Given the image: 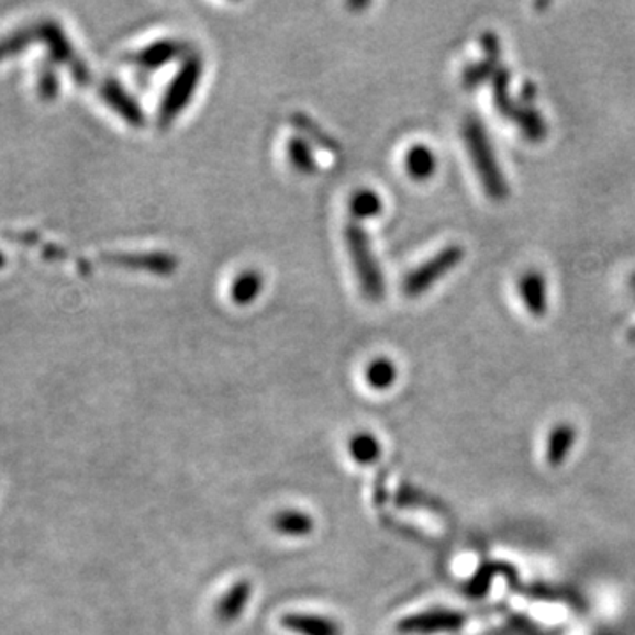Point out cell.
Returning <instances> with one entry per match:
<instances>
[{"label": "cell", "instance_id": "obj_25", "mask_svg": "<svg viewBox=\"0 0 635 635\" xmlns=\"http://www.w3.org/2000/svg\"><path fill=\"white\" fill-rule=\"evenodd\" d=\"M537 86L526 83V86H523V89H521L520 103L524 104V107H530V104L533 103V99H537Z\"/></svg>", "mask_w": 635, "mask_h": 635}, {"label": "cell", "instance_id": "obj_18", "mask_svg": "<svg viewBox=\"0 0 635 635\" xmlns=\"http://www.w3.org/2000/svg\"><path fill=\"white\" fill-rule=\"evenodd\" d=\"M348 207L355 220H372L383 211V200L372 189H358L357 193L349 198Z\"/></svg>", "mask_w": 635, "mask_h": 635}, {"label": "cell", "instance_id": "obj_14", "mask_svg": "<svg viewBox=\"0 0 635 635\" xmlns=\"http://www.w3.org/2000/svg\"><path fill=\"white\" fill-rule=\"evenodd\" d=\"M250 593H253V587H250L249 581H238L230 588L229 593L220 600L218 604V617L221 622L232 623L242 616V613L246 611L247 602H249Z\"/></svg>", "mask_w": 635, "mask_h": 635}, {"label": "cell", "instance_id": "obj_13", "mask_svg": "<svg viewBox=\"0 0 635 635\" xmlns=\"http://www.w3.org/2000/svg\"><path fill=\"white\" fill-rule=\"evenodd\" d=\"M456 625L457 617L454 614L433 611V613L406 617L399 623L398 631L401 634H430V632L447 631V628H454Z\"/></svg>", "mask_w": 635, "mask_h": 635}, {"label": "cell", "instance_id": "obj_8", "mask_svg": "<svg viewBox=\"0 0 635 635\" xmlns=\"http://www.w3.org/2000/svg\"><path fill=\"white\" fill-rule=\"evenodd\" d=\"M482 48L486 58L480 63L471 64L463 71V87L468 90L477 89L497 75L500 66L501 45L497 34L486 32L482 36Z\"/></svg>", "mask_w": 635, "mask_h": 635}, {"label": "cell", "instance_id": "obj_19", "mask_svg": "<svg viewBox=\"0 0 635 635\" xmlns=\"http://www.w3.org/2000/svg\"><path fill=\"white\" fill-rule=\"evenodd\" d=\"M348 450L358 465H372L381 456V445L371 433H357L349 438Z\"/></svg>", "mask_w": 635, "mask_h": 635}, {"label": "cell", "instance_id": "obj_22", "mask_svg": "<svg viewBox=\"0 0 635 635\" xmlns=\"http://www.w3.org/2000/svg\"><path fill=\"white\" fill-rule=\"evenodd\" d=\"M517 125V130L523 133L524 138H528L533 144H538L542 140L546 138L547 133V122L544 121V116L533 110L532 107L524 108V112L521 113L520 119L514 122Z\"/></svg>", "mask_w": 635, "mask_h": 635}, {"label": "cell", "instance_id": "obj_6", "mask_svg": "<svg viewBox=\"0 0 635 635\" xmlns=\"http://www.w3.org/2000/svg\"><path fill=\"white\" fill-rule=\"evenodd\" d=\"M189 45L179 40L156 41L153 45L138 49L135 54L125 55V63L135 64L142 69H159L177 58L189 57Z\"/></svg>", "mask_w": 635, "mask_h": 635}, {"label": "cell", "instance_id": "obj_12", "mask_svg": "<svg viewBox=\"0 0 635 635\" xmlns=\"http://www.w3.org/2000/svg\"><path fill=\"white\" fill-rule=\"evenodd\" d=\"M511 80L512 77L509 69H498L497 75L492 77V98H494L492 101H494V107H497L503 119L515 122L526 107L520 103V99L512 98Z\"/></svg>", "mask_w": 635, "mask_h": 635}, {"label": "cell", "instance_id": "obj_5", "mask_svg": "<svg viewBox=\"0 0 635 635\" xmlns=\"http://www.w3.org/2000/svg\"><path fill=\"white\" fill-rule=\"evenodd\" d=\"M463 258H465V249L456 244L439 250L438 255H434L431 260L408 274L403 281L404 296L416 299L425 291H430L439 279L453 272L457 265L461 264Z\"/></svg>", "mask_w": 635, "mask_h": 635}, {"label": "cell", "instance_id": "obj_10", "mask_svg": "<svg viewBox=\"0 0 635 635\" xmlns=\"http://www.w3.org/2000/svg\"><path fill=\"white\" fill-rule=\"evenodd\" d=\"M103 260L108 264L121 265L127 269L148 270V272L159 274V276H168L174 272L177 267V260L174 256L165 255V253H148V255H108L103 256Z\"/></svg>", "mask_w": 635, "mask_h": 635}, {"label": "cell", "instance_id": "obj_26", "mask_svg": "<svg viewBox=\"0 0 635 635\" xmlns=\"http://www.w3.org/2000/svg\"><path fill=\"white\" fill-rule=\"evenodd\" d=\"M4 264H5V256L4 253L0 250V267H4Z\"/></svg>", "mask_w": 635, "mask_h": 635}, {"label": "cell", "instance_id": "obj_7", "mask_svg": "<svg viewBox=\"0 0 635 635\" xmlns=\"http://www.w3.org/2000/svg\"><path fill=\"white\" fill-rule=\"evenodd\" d=\"M99 94L104 103L112 108L116 115L124 119L133 127H142L145 124L144 110L136 103V99L122 87L121 81L108 78L99 86Z\"/></svg>", "mask_w": 635, "mask_h": 635}, {"label": "cell", "instance_id": "obj_15", "mask_svg": "<svg viewBox=\"0 0 635 635\" xmlns=\"http://www.w3.org/2000/svg\"><path fill=\"white\" fill-rule=\"evenodd\" d=\"M436 166H438L436 156L425 145H415L408 151L406 157H404V170L416 182L430 180L436 174Z\"/></svg>", "mask_w": 635, "mask_h": 635}, {"label": "cell", "instance_id": "obj_21", "mask_svg": "<svg viewBox=\"0 0 635 635\" xmlns=\"http://www.w3.org/2000/svg\"><path fill=\"white\" fill-rule=\"evenodd\" d=\"M36 29L34 23L25 25V27L16 29V31L5 34L0 37V60L11 57V55H19L20 52L32 45V41H36Z\"/></svg>", "mask_w": 635, "mask_h": 635}, {"label": "cell", "instance_id": "obj_1", "mask_svg": "<svg viewBox=\"0 0 635 635\" xmlns=\"http://www.w3.org/2000/svg\"><path fill=\"white\" fill-rule=\"evenodd\" d=\"M463 140L470 154L477 177L482 183L483 191L492 202H503L511 193L505 175L498 165L497 154L492 148L486 127L479 116L470 115L463 122Z\"/></svg>", "mask_w": 635, "mask_h": 635}, {"label": "cell", "instance_id": "obj_3", "mask_svg": "<svg viewBox=\"0 0 635 635\" xmlns=\"http://www.w3.org/2000/svg\"><path fill=\"white\" fill-rule=\"evenodd\" d=\"M202 75L203 58L200 55L191 54L183 58L179 73L175 75L170 87L166 89L159 113H157V124L161 130L170 127L177 121V116L189 107L191 99L197 94Z\"/></svg>", "mask_w": 635, "mask_h": 635}, {"label": "cell", "instance_id": "obj_23", "mask_svg": "<svg viewBox=\"0 0 635 635\" xmlns=\"http://www.w3.org/2000/svg\"><path fill=\"white\" fill-rule=\"evenodd\" d=\"M288 157L290 163L300 174L309 175L316 170V159L313 156V148L302 138H291L288 144Z\"/></svg>", "mask_w": 635, "mask_h": 635}, {"label": "cell", "instance_id": "obj_11", "mask_svg": "<svg viewBox=\"0 0 635 635\" xmlns=\"http://www.w3.org/2000/svg\"><path fill=\"white\" fill-rule=\"evenodd\" d=\"M521 299L528 309V313L535 318L546 316L547 308V287L546 279L537 270L524 272L517 282Z\"/></svg>", "mask_w": 635, "mask_h": 635}, {"label": "cell", "instance_id": "obj_17", "mask_svg": "<svg viewBox=\"0 0 635 635\" xmlns=\"http://www.w3.org/2000/svg\"><path fill=\"white\" fill-rule=\"evenodd\" d=\"M261 288H264V278H261L260 272L246 270V272H242L241 276H237L235 281H233L230 296H232L235 304L249 305L258 299V296L261 293Z\"/></svg>", "mask_w": 635, "mask_h": 635}, {"label": "cell", "instance_id": "obj_16", "mask_svg": "<svg viewBox=\"0 0 635 635\" xmlns=\"http://www.w3.org/2000/svg\"><path fill=\"white\" fill-rule=\"evenodd\" d=\"M274 528L287 537H308L309 533H313L314 520L305 512H279L274 517Z\"/></svg>", "mask_w": 635, "mask_h": 635}, {"label": "cell", "instance_id": "obj_20", "mask_svg": "<svg viewBox=\"0 0 635 635\" xmlns=\"http://www.w3.org/2000/svg\"><path fill=\"white\" fill-rule=\"evenodd\" d=\"M396 378H398V367L389 358H375L369 366L366 367L367 386L376 390H387L394 386Z\"/></svg>", "mask_w": 635, "mask_h": 635}, {"label": "cell", "instance_id": "obj_24", "mask_svg": "<svg viewBox=\"0 0 635 635\" xmlns=\"http://www.w3.org/2000/svg\"><path fill=\"white\" fill-rule=\"evenodd\" d=\"M58 89H60L58 71H55V64L48 58L41 64L40 71H37V92L41 98L52 101L58 94Z\"/></svg>", "mask_w": 635, "mask_h": 635}, {"label": "cell", "instance_id": "obj_27", "mask_svg": "<svg viewBox=\"0 0 635 635\" xmlns=\"http://www.w3.org/2000/svg\"><path fill=\"white\" fill-rule=\"evenodd\" d=\"M628 339H631L632 343H635V328H632V331L628 332Z\"/></svg>", "mask_w": 635, "mask_h": 635}, {"label": "cell", "instance_id": "obj_9", "mask_svg": "<svg viewBox=\"0 0 635 635\" xmlns=\"http://www.w3.org/2000/svg\"><path fill=\"white\" fill-rule=\"evenodd\" d=\"M281 625L297 635H343V626L336 620L318 614H285Z\"/></svg>", "mask_w": 635, "mask_h": 635}, {"label": "cell", "instance_id": "obj_28", "mask_svg": "<svg viewBox=\"0 0 635 635\" xmlns=\"http://www.w3.org/2000/svg\"><path fill=\"white\" fill-rule=\"evenodd\" d=\"M631 288H632V293H634V297H635V274L631 278Z\"/></svg>", "mask_w": 635, "mask_h": 635}, {"label": "cell", "instance_id": "obj_4", "mask_svg": "<svg viewBox=\"0 0 635 635\" xmlns=\"http://www.w3.org/2000/svg\"><path fill=\"white\" fill-rule=\"evenodd\" d=\"M37 40L43 41L48 46V57L54 64H64L71 69L73 78L78 86L87 87L92 81L89 66L86 60L77 54L71 41L66 36L63 25L55 20H40L34 23Z\"/></svg>", "mask_w": 635, "mask_h": 635}, {"label": "cell", "instance_id": "obj_2", "mask_svg": "<svg viewBox=\"0 0 635 635\" xmlns=\"http://www.w3.org/2000/svg\"><path fill=\"white\" fill-rule=\"evenodd\" d=\"M345 241L364 299L369 302H381L386 299V276L381 272L380 264L372 253L369 235L360 224L348 223L345 230Z\"/></svg>", "mask_w": 635, "mask_h": 635}]
</instances>
